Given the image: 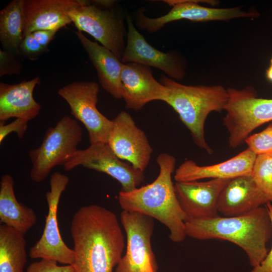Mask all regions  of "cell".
I'll list each match as a JSON object with an SVG mask.
<instances>
[{
	"mask_svg": "<svg viewBox=\"0 0 272 272\" xmlns=\"http://www.w3.org/2000/svg\"><path fill=\"white\" fill-rule=\"evenodd\" d=\"M57 30H40L31 34L35 39L44 47L47 48L48 45L53 39Z\"/></svg>",
	"mask_w": 272,
	"mask_h": 272,
	"instance_id": "obj_31",
	"label": "cell"
},
{
	"mask_svg": "<svg viewBox=\"0 0 272 272\" xmlns=\"http://www.w3.org/2000/svg\"><path fill=\"white\" fill-rule=\"evenodd\" d=\"M71 233L76 272H113L125 246L115 213L97 205L83 206L73 217Z\"/></svg>",
	"mask_w": 272,
	"mask_h": 272,
	"instance_id": "obj_1",
	"label": "cell"
},
{
	"mask_svg": "<svg viewBox=\"0 0 272 272\" xmlns=\"http://www.w3.org/2000/svg\"><path fill=\"white\" fill-rule=\"evenodd\" d=\"M201 1L167 0L163 2L170 6L171 10L166 14L157 18H150L144 14V10H138L135 16L137 26L141 30L155 33L166 24L179 20L193 22L228 21L242 17H254L257 13L245 12L239 8H213L200 6Z\"/></svg>",
	"mask_w": 272,
	"mask_h": 272,
	"instance_id": "obj_12",
	"label": "cell"
},
{
	"mask_svg": "<svg viewBox=\"0 0 272 272\" xmlns=\"http://www.w3.org/2000/svg\"><path fill=\"white\" fill-rule=\"evenodd\" d=\"M245 143L256 155L272 154V123L260 132L250 135Z\"/></svg>",
	"mask_w": 272,
	"mask_h": 272,
	"instance_id": "obj_26",
	"label": "cell"
},
{
	"mask_svg": "<svg viewBox=\"0 0 272 272\" xmlns=\"http://www.w3.org/2000/svg\"><path fill=\"white\" fill-rule=\"evenodd\" d=\"M112 121L107 144L120 159L144 172L153 152L145 132L126 112L121 111Z\"/></svg>",
	"mask_w": 272,
	"mask_h": 272,
	"instance_id": "obj_13",
	"label": "cell"
},
{
	"mask_svg": "<svg viewBox=\"0 0 272 272\" xmlns=\"http://www.w3.org/2000/svg\"><path fill=\"white\" fill-rule=\"evenodd\" d=\"M187 236L198 240L220 239L232 242L246 253L252 267L258 266L269 250L272 225L266 207L233 216L188 220Z\"/></svg>",
	"mask_w": 272,
	"mask_h": 272,
	"instance_id": "obj_2",
	"label": "cell"
},
{
	"mask_svg": "<svg viewBox=\"0 0 272 272\" xmlns=\"http://www.w3.org/2000/svg\"><path fill=\"white\" fill-rule=\"evenodd\" d=\"M269 202L258 188L251 175L230 179L221 192L217 202L218 213L224 217L242 215Z\"/></svg>",
	"mask_w": 272,
	"mask_h": 272,
	"instance_id": "obj_18",
	"label": "cell"
},
{
	"mask_svg": "<svg viewBox=\"0 0 272 272\" xmlns=\"http://www.w3.org/2000/svg\"><path fill=\"white\" fill-rule=\"evenodd\" d=\"M266 207L272 225V203L267 202ZM250 272H272V245L263 260L257 266L253 267Z\"/></svg>",
	"mask_w": 272,
	"mask_h": 272,
	"instance_id": "obj_30",
	"label": "cell"
},
{
	"mask_svg": "<svg viewBox=\"0 0 272 272\" xmlns=\"http://www.w3.org/2000/svg\"><path fill=\"white\" fill-rule=\"evenodd\" d=\"M49 182L50 190L46 193L48 211L44 229L40 239L30 249L29 255L33 259H49L73 265L75 252L62 240L57 219L59 199L69 182V178L63 174L55 172L51 176Z\"/></svg>",
	"mask_w": 272,
	"mask_h": 272,
	"instance_id": "obj_10",
	"label": "cell"
},
{
	"mask_svg": "<svg viewBox=\"0 0 272 272\" xmlns=\"http://www.w3.org/2000/svg\"><path fill=\"white\" fill-rule=\"evenodd\" d=\"M82 135L78 121L67 115L62 117L54 126L49 127L41 145L29 152L32 164L31 180L41 182L54 167L63 166L78 150Z\"/></svg>",
	"mask_w": 272,
	"mask_h": 272,
	"instance_id": "obj_7",
	"label": "cell"
},
{
	"mask_svg": "<svg viewBox=\"0 0 272 272\" xmlns=\"http://www.w3.org/2000/svg\"><path fill=\"white\" fill-rule=\"evenodd\" d=\"M230 180L212 179L206 181L176 182V196L187 220L219 216L218 200Z\"/></svg>",
	"mask_w": 272,
	"mask_h": 272,
	"instance_id": "obj_15",
	"label": "cell"
},
{
	"mask_svg": "<svg viewBox=\"0 0 272 272\" xmlns=\"http://www.w3.org/2000/svg\"><path fill=\"white\" fill-rule=\"evenodd\" d=\"M270 61V65H272V56H271Z\"/></svg>",
	"mask_w": 272,
	"mask_h": 272,
	"instance_id": "obj_33",
	"label": "cell"
},
{
	"mask_svg": "<svg viewBox=\"0 0 272 272\" xmlns=\"http://www.w3.org/2000/svg\"><path fill=\"white\" fill-rule=\"evenodd\" d=\"M251 175L258 188L272 203V154L256 156Z\"/></svg>",
	"mask_w": 272,
	"mask_h": 272,
	"instance_id": "obj_25",
	"label": "cell"
},
{
	"mask_svg": "<svg viewBox=\"0 0 272 272\" xmlns=\"http://www.w3.org/2000/svg\"><path fill=\"white\" fill-rule=\"evenodd\" d=\"M40 80L36 77L30 81L14 85L0 83V122L13 117L29 121L40 112V105L33 97V91Z\"/></svg>",
	"mask_w": 272,
	"mask_h": 272,
	"instance_id": "obj_20",
	"label": "cell"
},
{
	"mask_svg": "<svg viewBox=\"0 0 272 272\" xmlns=\"http://www.w3.org/2000/svg\"><path fill=\"white\" fill-rule=\"evenodd\" d=\"M13 177L5 174L0 182L1 223L25 233L37 222L33 209L19 203L16 199Z\"/></svg>",
	"mask_w": 272,
	"mask_h": 272,
	"instance_id": "obj_22",
	"label": "cell"
},
{
	"mask_svg": "<svg viewBox=\"0 0 272 272\" xmlns=\"http://www.w3.org/2000/svg\"><path fill=\"white\" fill-rule=\"evenodd\" d=\"M47 50L48 49L42 46L31 33L26 35L20 46V53L33 60Z\"/></svg>",
	"mask_w": 272,
	"mask_h": 272,
	"instance_id": "obj_28",
	"label": "cell"
},
{
	"mask_svg": "<svg viewBox=\"0 0 272 272\" xmlns=\"http://www.w3.org/2000/svg\"><path fill=\"white\" fill-rule=\"evenodd\" d=\"M266 78L272 82V65H269L265 72Z\"/></svg>",
	"mask_w": 272,
	"mask_h": 272,
	"instance_id": "obj_32",
	"label": "cell"
},
{
	"mask_svg": "<svg viewBox=\"0 0 272 272\" xmlns=\"http://www.w3.org/2000/svg\"><path fill=\"white\" fill-rule=\"evenodd\" d=\"M160 83L168 89L165 102L177 113L189 130L194 144L209 154L213 152L205 137V124L209 114L225 110L228 93L223 86H186L162 75Z\"/></svg>",
	"mask_w": 272,
	"mask_h": 272,
	"instance_id": "obj_4",
	"label": "cell"
},
{
	"mask_svg": "<svg viewBox=\"0 0 272 272\" xmlns=\"http://www.w3.org/2000/svg\"><path fill=\"white\" fill-rule=\"evenodd\" d=\"M127 25L126 46L121 61L133 62L163 71L170 78L181 80L185 75V67L173 52H164L151 45L137 30L130 17L125 13Z\"/></svg>",
	"mask_w": 272,
	"mask_h": 272,
	"instance_id": "obj_14",
	"label": "cell"
},
{
	"mask_svg": "<svg viewBox=\"0 0 272 272\" xmlns=\"http://www.w3.org/2000/svg\"><path fill=\"white\" fill-rule=\"evenodd\" d=\"M78 2L69 12L78 31L91 35L121 60L127 37L125 15L115 9V1Z\"/></svg>",
	"mask_w": 272,
	"mask_h": 272,
	"instance_id": "obj_5",
	"label": "cell"
},
{
	"mask_svg": "<svg viewBox=\"0 0 272 272\" xmlns=\"http://www.w3.org/2000/svg\"><path fill=\"white\" fill-rule=\"evenodd\" d=\"M24 0H14L0 12V40L5 51L20 54L24 39Z\"/></svg>",
	"mask_w": 272,
	"mask_h": 272,
	"instance_id": "obj_24",
	"label": "cell"
},
{
	"mask_svg": "<svg viewBox=\"0 0 272 272\" xmlns=\"http://www.w3.org/2000/svg\"><path fill=\"white\" fill-rule=\"evenodd\" d=\"M99 85L95 82H74L57 93L68 103L71 114L81 121L88 131L90 145L107 143L112 121L97 109Z\"/></svg>",
	"mask_w": 272,
	"mask_h": 272,
	"instance_id": "obj_9",
	"label": "cell"
},
{
	"mask_svg": "<svg viewBox=\"0 0 272 272\" xmlns=\"http://www.w3.org/2000/svg\"><path fill=\"white\" fill-rule=\"evenodd\" d=\"M24 233L0 225V272H24L27 262Z\"/></svg>",
	"mask_w": 272,
	"mask_h": 272,
	"instance_id": "obj_23",
	"label": "cell"
},
{
	"mask_svg": "<svg viewBox=\"0 0 272 272\" xmlns=\"http://www.w3.org/2000/svg\"><path fill=\"white\" fill-rule=\"evenodd\" d=\"M75 33L96 70L102 87L115 98H122L123 63L109 49L88 39L81 31Z\"/></svg>",
	"mask_w": 272,
	"mask_h": 272,
	"instance_id": "obj_21",
	"label": "cell"
},
{
	"mask_svg": "<svg viewBox=\"0 0 272 272\" xmlns=\"http://www.w3.org/2000/svg\"><path fill=\"white\" fill-rule=\"evenodd\" d=\"M78 3L75 0H24V38L37 30H59L70 24L69 12Z\"/></svg>",
	"mask_w": 272,
	"mask_h": 272,
	"instance_id": "obj_19",
	"label": "cell"
},
{
	"mask_svg": "<svg viewBox=\"0 0 272 272\" xmlns=\"http://www.w3.org/2000/svg\"><path fill=\"white\" fill-rule=\"evenodd\" d=\"M28 121L16 118L12 122L5 124L4 122H0V143L1 144L10 133L15 132L18 138L22 139L28 128Z\"/></svg>",
	"mask_w": 272,
	"mask_h": 272,
	"instance_id": "obj_29",
	"label": "cell"
},
{
	"mask_svg": "<svg viewBox=\"0 0 272 272\" xmlns=\"http://www.w3.org/2000/svg\"><path fill=\"white\" fill-rule=\"evenodd\" d=\"M120 79L122 98L127 109L139 110L151 101H166L167 88L155 79L149 66L123 63Z\"/></svg>",
	"mask_w": 272,
	"mask_h": 272,
	"instance_id": "obj_16",
	"label": "cell"
},
{
	"mask_svg": "<svg viewBox=\"0 0 272 272\" xmlns=\"http://www.w3.org/2000/svg\"><path fill=\"white\" fill-rule=\"evenodd\" d=\"M156 161L159 167L157 178L131 191H120L118 202L123 211L139 212L157 220L169 230L172 241L181 242L187 237V217L178 202L172 180L176 159L164 153L158 156Z\"/></svg>",
	"mask_w": 272,
	"mask_h": 272,
	"instance_id": "obj_3",
	"label": "cell"
},
{
	"mask_svg": "<svg viewBox=\"0 0 272 272\" xmlns=\"http://www.w3.org/2000/svg\"><path fill=\"white\" fill-rule=\"evenodd\" d=\"M78 166L109 175L121 184L123 192L138 188L145 180L144 172L122 161L107 143L91 144L86 149H78L63 167L70 171Z\"/></svg>",
	"mask_w": 272,
	"mask_h": 272,
	"instance_id": "obj_11",
	"label": "cell"
},
{
	"mask_svg": "<svg viewBox=\"0 0 272 272\" xmlns=\"http://www.w3.org/2000/svg\"><path fill=\"white\" fill-rule=\"evenodd\" d=\"M120 220L126 234V247L115 272H157L158 265L151 241L154 219L123 210Z\"/></svg>",
	"mask_w": 272,
	"mask_h": 272,
	"instance_id": "obj_8",
	"label": "cell"
},
{
	"mask_svg": "<svg viewBox=\"0 0 272 272\" xmlns=\"http://www.w3.org/2000/svg\"><path fill=\"white\" fill-rule=\"evenodd\" d=\"M228 100L223 124L229 133L228 143L235 149L245 143L251 132L272 121V99L257 97L254 88L227 89Z\"/></svg>",
	"mask_w": 272,
	"mask_h": 272,
	"instance_id": "obj_6",
	"label": "cell"
},
{
	"mask_svg": "<svg viewBox=\"0 0 272 272\" xmlns=\"http://www.w3.org/2000/svg\"><path fill=\"white\" fill-rule=\"evenodd\" d=\"M256 155L248 148L235 156L216 164L199 166L191 160H185L176 170V182H189L203 179H232L251 175Z\"/></svg>",
	"mask_w": 272,
	"mask_h": 272,
	"instance_id": "obj_17",
	"label": "cell"
},
{
	"mask_svg": "<svg viewBox=\"0 0 272 272\" xmlns=\"http://www.w3.org/2000/svg\"><path fill=\"white\" fill-rule=\"evenodd\" d=\"M26 272H76L72 265L59 266L55 260L42 258L32 263Z\"/></svg>",
	"mask_w": 272,
	"mask_h": 272,
	"instance_id": "obj_27",
	"label": "cell"
}]
</instances>
